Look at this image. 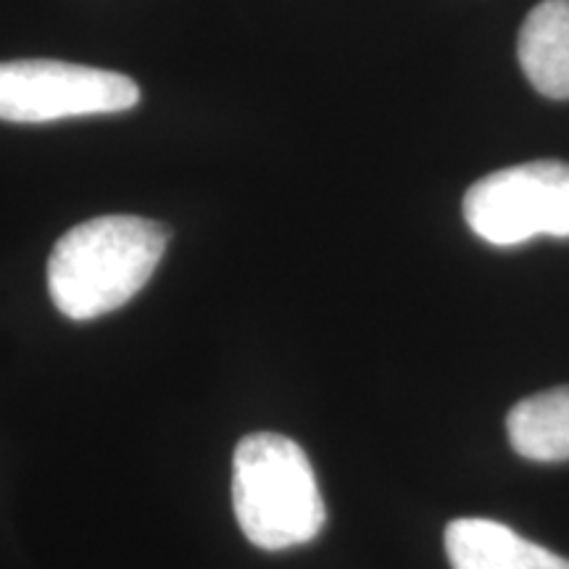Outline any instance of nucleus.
<instances>
[{"instance_id": "obj_6", "label": "nucleus", "mask_w": 569, "mask_h": 569, "mask_svg": "<svg viewBox=\"0 0 569 569\" xmlns=\"http://www.w3.org/2000/svg\"><path fill=\"white\" fill-rule=\"evenodd\" d=\"M519 67L540 96L569 98V0H543L519 30Z\"/></svg>"}, {"instance_id": "obj_5", "label": "nucleus", "mask_w": 569, "mask_h": 569, "mask_svg": "<svg viewBox=\"0 0 569 569\" xmlns=\"http://www.w3.org/2000/svg\"><path fill=\"white\" fill-rule=\"evenodd\" d=\"M446 557L453 569H569V559L493 519H453L446 528Z\"/></svg>"}, {"instance_id": "obj_1", "label": "nucleus", "mask_w": 569, "mask_h": 569, "mask_svg": "<svg viewBox=\"0 0 569 569\" xmlns=\"http://www.w3.org/2000/svg\"><path fill=\"white\" fill-rule=\"evenodd\" d=\"M167 243V227L124 213L71 227L48 259L51 301L77 322L117 311L146 288Z\"/></svg>"}, {"instance_id": "obj_2", "label": "nucleus", "mask_w": 569, "mask_h": 569, "mask_svg": "<svg viewBox=\"0 0 569 569\" xmlns=\"http://www.w3.org/2000/svg\"><path fill=\"white\" fill-rule=\"evenodd\" d=\"M232 509L243 536L267 551L309 543L327 519L309 457L277 432H256L234 448Z\"/></svg>"}, {"instance_id": "obj_7", "label": "nucleus", "mask_w": 569, "mask_h": 569, "mask_svg": "<svg viewBox=\"0 0 569 569\" xmlns=\"http://www.w3.org/2000/svg\"><path fill=\"white\" fill-rule=\"evenodd\" d=\"M511 448L530 461H569V386L522 398L507 417Z\"/></svg>"}, {"instance_id": "obj_4", "label": "nucleus", "mask_w": 569, "mask_h": 569, "mask_svg": "<svg viewBox=\"0 0 569 569\" xmlns=\"http://www.w3.org/2000/svg\"><path fill=\"white\" fill-rule=\"evenodd\" d=\"M140 88L117 71L67 61L0 63V119L17 124L59 122L92 113L130 111Z\"/></svg>"}, {"instance_id": "obj_3", "label": "nucleus", "mask_w": 569, "mask_h": 569, "mask_svg": "<svg viewBox=\"0 0 569 569\" xmlns=\"http://www.w3.org/2000/svg\"><path fill=\"white\" fill-rule=\"evenodd\" d=\"M465 219L490 246L569 238V163L532 161L482 177L467 190Z\"/></svg>"}]
</instances>
